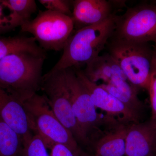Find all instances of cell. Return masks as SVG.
I'll return each instance as SVG.
<instances>
[{"label": "cell", "mask_w": 156, "mask_h": 156, "mask_svg": "<svg viewBox=\"0 0 156 156\" xmlns=\"http://www.w3.org/2000/svg\"><path fill=\"white\" fill-rule=\"evenodd\" d=\"M34 134L38 135L47 148L56 144L66 146L76 156H87L73 134L61 123L44 95L35 94L22 103Z\"/></svg>", "instance_id": "3"}, {"label": "cell", "mask_w": 156, "mask_h": 156, "mask_svg": "<svg viewBox=\"0 0 156 156\" xmlns=\"http://www.w3.org/2000/svg\"><path fill=\"white\" fill-rule=\"evenodd\" d=\"M23 32L31 34L44 50L59 51L72 35L74 24L72 18L53 11H41L33 20L20 27Z\"/></svg>", "instance_id": "5"}, {"label": "cell", "mask_w": 156, "mask_h": 156, "mask_svg": "<svg viewBox=\"0 0 156 156\" xmlns=\"http://www.w3.org/2000/svg\"><path fill=\"white\" fill-rule=\"evenodd\" d=\"M111 38L153 42L156 46V5L128 8L122 15H116L115 28Z\"/></svg>", "instance_id": "7"}, {"label": "cell", "mask_w": 156, "mask_h": 156, "mask_svg": "<svg viewBox=\"0 0 156 156\" xmlns=\"http://www.w3.org/2000/svg\"><path fill=\"white\" fill-rule=\"evenodd\" d=\"M0 116L26 142L33 136L22 103L0 87Z\"/></svg>", "instance_id": "11"}, {"label": "cell", "mask_w": 156, "mask_h": 156, "mask_svg": "<svg viewBox=\"0 0 156 156\" xmlns=\"http://www.w3.org/2000/svg\"><path fill=\"white\" fill-rule=\"evenodd\" d=\"M41 89L58 120L73 134L79 144L88 146L89 141L81 131L73 112L64 70L48 73L44 75Z\"/></svg>", "instance_id": "6"}, {"label": "cell", "mask_w": 156, "mask_h": 156, "mask_svg": "<svg viewBox=\"0 0 156 156\" xmlns=\"http://www.w3.org/2000/svg\"><path fill=\"white\" fill-rule=\"evenodd\" d=\"M75 73L79 80L88 91L96 108L102 110L110 118L114 119V117H118L119 122L122 123L139 122V113L126 106L100 85L89 80L83 71L78 69Z\"/></svg>", "instance_id": "9"}, {"label": "cell", "mask_w": 156, "mask_h": 156, "mask_svg": "<svg viewBox=\"0 0 156 156\" xmlns=\"http://www.w3.org/2000/svg\"><path fill=\"white\" fill-rule=\"evenodd\" d=\"M19 52L46 56L45 50L38 45L33 37H0V60L9 54Z\"/></svg>", "instance_id": "16"}, {"label": "cell", "mask_w": 156, "mask_h": 156, "mask_svg": "<svg viewBox=\"0 0 156 156\" xmlns=\"http://www.w3.org/2000/svg\"><path fill=\"white\" fill-rule=\"evenodd\" d=\"M147 90L149 93L151 108V115L149 121L156 128V46L154 48L150 78Z\"/></svg>", "instance_id": "20"}, {"label": "cell", "mask_w": 156, "mask_h": 156, "mask_svg": "<svg viewBox=\"0 0 156 156\" xmlns=\"http://www.w3.org/2000/svg\"><path fill=\"white\" fill-rule=\"evenodd\" d=\"M23 147L20 136L0 116V156H20Z\"/></svg>", "instance_id": "18"}, {"label": "cell", "mask_w": 156, "mask_h": 156, "mask_svg": "<svg viewBox=\"0 0 156 156\" xmlns=\"http://www.w3.org/2000/svg\"><path fill=\"white\" fill-rule=\"evenodd\" d=\"M46 57L28 52L5 56L0 60V87L23 103L41 89Z\"/></svg>", "instance_id": "1"}, {"label": "cell", "mask_w": 156, "mask_h": 156, "mask_svg": "<svg viewBox=\"0 0 156 156\" xmlns=\"http://www.w3.org/2000/svg\"><path fill=\"white\" fill-rule=\"evenodd\" d=\"M106 47L128 81L136 88L148 90L154 52L149 43L111 38Z\"/></svg>", "instance_id": "4"}, {"label": "cell", "mask_w": 156, "mask_h": 156, "mask_svg": "<svg viewBox=\"0 0 156 156\" xmlns=\"http://www.w3.org/2000/svg\"><path fill=\"white\" fill-rule=\"evenodd\" d=\"M116 16L113 13L103 22L78 30L70 37L61 58L48 73L87 64L99 56L112 36L115 28Z\"/></svg>", "instance_id": "2"}, {"label": "cell", "mask_w": 156, "mask_h": 156, "mask_svg": "<svg viewBox=\"0 0 156 156\" xmlns=\"http://www.w3.org/2000/svg\"><path fill=\"white\" fill-rule=\"evenodd\" d=\"M66 80L70 95L74 115L84 136L89 142L90 137L99 126L111 125L114 120L98 113L88 91L72 68L65 70Z\"/></svg>", "instance_id": "8"}, {"label": "cell", "mask_w": 156, "mask_h": 156, "mask_svg": "<svg viewBox=\"0 0 156 156\" xmlns=\"http://www.w3.org/2000/svg\"><path fill=\"white\" fill-rule=\"evenodd\" d=\"M39 2L47 10L72 17L70 2L66 0H40Z\"/></svg>", "instance_id": "21"}, {"label": "cell", "mask_w": 156, "mask_h": 156, "mask_svg": "<svg viewBox=\"0 0 156 156\" xmlns=\"http://www.w3.org/2000/svg\"><path fill=\"white\" fill-rule=\"evenodd\" d=\"M4 8L10 11L9 17L11 30L21 27L30 20L32 15L36 12V2L34 0H3Z\"/></svg>", "instance_id": "17"}, {"label": "cell", "mask_w": 156, "mask_h": 156, "mask_svg": "<svg viewBox=\"0 0 156 156\" xmlns=\"http://www.w3.org/2000/svg\"><path fill=\"white\" fill-rule=\"evenodd\" d=\"M50 150V156H76L68 147L62 144H55Z\"/></svg>", "instance_id": "22"}, {"label": "cell", "mask_w": 156, "mask_h": 156, "mask_svg": "<svg viewBox=\"0 0 156 156\" xmlns=\"http://www.w3.org/2000/svg\"><path fill=\"white\" fill-rule=\"evenodd\" d=\"M129 124L116 123L97 140H91L89 146H92L93 156H125Z\"/></svg>", "instance_id": "13"}, {"label": "cell", "mask_w": 156, "mask_h": 156, "mask_svg": "<svg viewBox=\"0 0 156 156\" xmlns=\"http://www.w3.org/2000/svg\"><path fill=\"white\" fill-rule=\"evenodd\" d=\"M4 8L2 2L0 1V33L5 32L11 30L9 27V17L4 14Z\"/></svg>", "instance_id": "23"}, {"label": "cell", "mask_w": 156, "mask_h": 156, "mask_svg": "<svg viewBox=\"0 0 156 156\" xmlns=\"http://www.w3.org/2000/svg\"><path fill=\"white\" fill-rule=\"evenodd\" d=\"M100 86L129 108L140 112L143 105L137 96V88L128 80L116 79Z\"/></svg>", "instance_id": "15"}, {"label": "cell", "mask_w": 156, "mask_h": 156, "mask_svg": "<svg viewBox=\"0 0 156 156\" xmlns=\"http://www.w3.org/2000/svg\"><path fill=\"white\" fill-rule=\"evenodd\" d=\"M73 7L72 18L79 29L103 22L113 14L111 3L105 0H75Z\"/></svg>", "instance_id": "12"}, {"label": "cell", "mask_w": 156, "mask_h": 156, "mask_svg": "<svg viewBox=\"0 0 156 156\" xmlns=\"http://www.w3.org/2000/svg\"><path fill=\"white\" fill-rule=\"evenodd\" d=\"M42 138L34 134L29 140L23 144L20 156H50Z\"/></svg>", "instance_id": "19"}, {"label": "cell", "mask_w": 156, "mask_h": 156, "mask_svg": "<svg viewBox=\"0 0 156 156\" xmlns=\"http://www.w3.org/2000/svg\"><path fill=\"white\" fill-rule=\"evenodd\" d=\"M126 156H156V128L150 121L132 123L126 137Z\"/></svg>", "instance_id": "10"}, {"label": "cell", "mask_w": 156, "mask_h": 156, "mask_svg": "<svg viewBox=\"0 0 156 156\" xmlns=\"http://www.w3.org/2000/svg\"><path fill=\"white\" fill-rule=\"evenodd\" d=\"M86 65L83 72L92 83L102 80L106 83L119 79L128 80L118 62L108 53L99 55Z\"/></svg>", "instance_id": "14"}]
</instances>
